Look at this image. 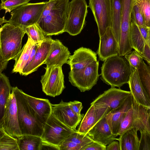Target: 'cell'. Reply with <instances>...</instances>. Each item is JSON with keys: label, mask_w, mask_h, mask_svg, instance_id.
<instances>
[{"label": "cell", "mask_w": 150, "mask_h": 150, "mask_svg": "<svg viewBox=\"0 0 150 150\" xmlns=\"http://www.w3.org/2000/svg\"><path fill=\"white\" fill-rule=\"evenodd\" d=\"M61 66L45 67V72L41 77L42 90L47 95L52 97L59 95L65 88L64 76Z\"/></svg>", "instance_id": "cell-10"}, {"label": "cell", "mask_w": 150, "mask_h": 150, "mask_svg": "<svg viewBox=\"0 0 150 150\" xmlns=\"http://www.w3.org/2000/svg\"><path fill=\"white\" fill-rule=\"evenodd\" d=\"M128 84L130 92L135 101L140 105L150 108V97L140 81L137 69L132 71Z\"/></svg>", "instance_id": "cell-22"}, {"label": "cell", "mask_w": 150, "mask_h": 150, "mask_svg": "<svg viewBox=\"0 0 150 150\" xmlns=\"http://www.w3.org/2000/svg\"><path fill=\"white\" fill-rule=\"evenodd\" d=\"M11 91L16 97L18 122L22 134L41 137L44 126L39 116L29 104L26 93L17 86L12 87Z\"/></svg>", "instance_id": "cell-2"}, {"label": "cell", "mask_w": 150, "mask_h": 150, "mask_svg": "<svg viewBox=\"0 0 150 150\" xmlns=\"http://www.w3.org/2000/svg\"><path fill=\"white\" fill-rule=\"evenodd\" d=\"M121 0H111V28L118 46L121 23Z\"/></svg>", "instance_id": "cell-28"}, {"label": "cell", "mask_w": 150, "mask_h": 150, "mask_svg": "<svg viewBox=\"0 0 150 150\" xmlns=\"http://www.w3.org/2000/svg\"><path fill=\"white\" fill-rule=\"evenodd\" d=\"M88 7L86 0L69 1L64 32L72 36L80 33L86 23Z\"/></svg>", "instance_id": "cell-7"}, {"label": "cell", "mask_w": 150, "mask_h": 150, "mask_svg": "<svg viewBox=\"0 0 150 150\" xmlns=\"http://www.w3.org/2000/svg\"><path fill=\"white\" fill-rule=\"evenodd\" d=\"M132 71L137 70L143 58L136 51H130L124 56Z\"/></svg>", "instance_id": "cell-38"}, {"label": "cell", "mask_w": 150, "mask_h": 150, "mask_svg": "<svg viewBox=\"0 0 150 150\" xmlns=\"http://www.w3.org/2000/svg\"><path fill=\"white\" fill-rule=\"evenodd\" d=\"M142 13L146 26L150 27V0H134Z\"/></svg>", "instance_id": "cell-37"}, {"label": "cell", "mask_w": 150, "mask_h": 150, "mask_svg": "<svg viewBox=\"0 0 150 150\" xmlns=\"http://www.w3.org/2000/svg\"><path fill=\"white\" fill-rule=\"evenodd\" d=\"M147 62L149 65L150 64V45L145 42L143 52L140 54Z\"/></svg>", "instance_id": "cell-44"}, {"label": "cell", "mask_w": 150, "mask_h": 150, "mask_svg": "<svg viewBox=\"0 0 150 150\" xmlns=\"http://www.w3.org/2000/svg\"><path fill=\"white\" fill-rule=\"evenodd\" d=\"M140 133L138 150H150V134L145 132Z\"/></svg>", "instance_id": "cell-40"}, {"label": "cell", "mask_w": 150, "mask_h": 150, "mask_svg": "<svg viewBox=\"0 0 150 150\" xmlns=\"http://www.w3.org/2000/svg\"><path fill=\"white\" fill-rule=\"evenodd\" d=\"M106 146L94 141L87 145L81 150H106Z\"/></svg>", "instance_id": "cell-41"}, {"label": "cell", "mask_w": 150, "mask_h": 150, "mask_svg": "<svg viewBox=\"0 0 150 150\" xmlns=\"http://www.w3.org/2000/svg\"><path fill=\"white\" fill-rule=\"evenodd\" d=\"M134 122V110L132 106L126 112L121 123L117 134L120 135L128 130L133 127Z\"/></svg>", "instance_id": "cell-35"}, {"label": "cell", "mask_w": 150, "mask_h": 150, "mask_svg": "<svg viewBox=\"0 0 150 150\" xmlns=\"http://www.w3.org/2000/svg\"><path fill=\"white\" fill-rule=\"evenodd\" d=\"M140 81L145 92L150 97V67L143 60L137 69Z\"/></svg>", "instance_id": "cell-32"}, {"label": "cell", "mask_w": 150, "mask_h": 150, "mask_svg": "<svg viewBox=\"0 0 150 150\" xmlns=\"http://www.w3.org/2000/svg\"><path fill=\"white\" fill-rule=\"evenodd\" d=\"M121 1L122 18L119 50L120 54H125L132 49L130 42L129 31L131 14L134 0Z\"/></svg>", "instance_id": "cell-12"}, {"label": "cell", "mask_w": 150, "mask_h": 150, "mask_svg": "<svg viewBox=\"0 0 150 150\" xmlns=\"http://www.w3.org/2000/svg\"><path fill=\"white\" fill-rule=\"evenodd\" d=\"M47 2L28 3L19 6L12 11L8 22L23 29L36 23Z\"/></svg>", "instance_id": "cell-6"}, {"label": "cell", "mask_w": 150, "mask_h": 150, "mask_svg": "<svg viewBox=\"0 0 150 150\" xmlns=\"http://www.w3.org/2000/svg\"><path fill=\"white\" fill-rule=\"evenodd\" d=\"M17 139L19 150H41L42 141L40 137L25 134Z\"/></svg>", "instance_id": "cell-30"}, {"label": "cell", "mask_w": 150, "mask_h": 150, "mask_svg": "<svg viewBox=\"0 0 150 150\" xmlns=\"http://www.w3.org/2000/svg\"><path fill=\"white\" fill-rule=\"evenodd\" d=\"M131 19L133 20L139 26L147 27L146 25L144 16L138 5L133 2Z\"/></svg>", "instance_id": "cell-39"}, {"label": "cell", "mask_w": 150, "mask_h": 150, "mask_svg": "<svg viewBox=\"0 0 150 150\" xmlns=\"http://www.w3.org/2000/svg\"><path fill=\"white\" fill-rule=\"evenodd\" d=\"M31 0H1L0 10H5V13L16 9L19 6L25 4Z\"/></svg>", "instance_id": "cell-36"}, {"label": "cell", "mask_w": 150, "mask_h": 150, "mask_svg": "<svg viewBox=\"0 0 150 150\" xmlns=\"http://www.w3.org/2000/svg\"><path fill=\"white\" fill-rule=\"evenodd\" d=\"M35 45L32 40L28 37L26 43L13 59L15 63L12 73H19L21 74L28 61Z\"/></svg>", "instance_id": "cell-26"}, {"label": "cell", "mask_w": 150, "mask_h": 150, "mask_svg": "<svg viewBox=\"0 0 150 150\" xmlns=\"http://www.w3.org/2000/svg\"><path fill=\"white\" fill-rule=\"evenodd\" d=\"M131 94L130 91L111 87L99 96L91 103L94 107L97 122L120 106Z\"/></svg>", "instance_id": "cell-5"}, {"label": "cell", "mask_w": 150, "mask_h": 150, "mask_svg": "<svg viewBox=\"0 0 150 150\" xmlns=\"http://www.w3.org/2000/svg\"><path fill=\"white\" fill-rule=\"evenodd\" d=\"M99 64L97 60L79 70L70 71L69 73V81L81 92L91 90L97 83L100 76L98 73Z\"/></svg>", "instance_id": "cell-9"}, {"label": "cell", "mask_w": 150, "mask_h": 150, "mask_svg": "<svg viewBox=\"0 0 150 150\" xmlns=\"http://www.w3.org/2000/svg\"><path fill=\"white\" fill-rule=\"evenodd\" d=\"M24 31L29 38L35 44H37L42 42L46 36L39 27L35 24L30 25L24 29Z\"/></svg>", "instance_id": "cell-33"}, {"label": "cell", "mask_w": 150, "mask_h": 150, "mask_svg": "<svg viewBox=\"0 0 150 150\" xmlns=\"http://www.w3.org/2000/svg\"><path fill=\"white\" fill-rule=\"evenodd\" d=\"M138 26L145 42L150 45V27Z\"/></svg>", "instance_id": "cell-43"}, {"label": "cell", "mask_w": 150, "mask_h": 150, "mask_svg": "<svg viewBox=\"0 0 150 150\" xmlns=\"http://www.w3.org/2000/svg\"><path fill=\"white\" fill-rule=\"evenodd\" d=\"M132 106L134 114L133 127L137 131H139L140 133L150 134V108L138 104L133 97Z\"/></svg>", "instance_id": "cell-21"}, {"label": "cell", "mask_w": 150, "mask_h": 150, "mask_svg": "<svg viewBox=\"0 0 150 150\" xmlns=\"http://www.w3.org/2000/svg\"><path fill=\"white\" fill-rule=\"evenodd\" d=\"M137 131L134 127L129 129L120 135L119 141L120 150H138L139 140Z\"/></svg>", "instance_id": "cell-27"}, {"label": "cell", "mask_w": 150, "mask_h": 150, "mask_svg": "<svg viewBox=\"0 0 150 150\" xmlns=\"http://www.w3.org/2000/svg\"><path fill=\"white\" fill-rule=\"evenodd\" d=\"M69 103L72 110L77 115L80 117H84V114L81 113L83 108L81 102L75 100L73 102L70 101Z\"/></svg>", "instance_id": "cell-42"}, {"label": "cell", "mask_w": 150, "mask_h": 150, "mask_svg": "<svg viewBox=\"0 0 150 150\" xmlns=\"http://www.w3.org/2000/svg\"><path fill=\"white\" fill-rule=\"evenodd\" d=\"M77 131L62 123L51 113L44 126L41 137L43 142L58 148L67 138Z\"/></svg>", "instance_id": "cell-8"}, {"label": "cell", "mask_w": 150, "mask_h": 150, "mask_svg": "<svg viewBox=\"0 0 150 150\" xmlns=\"http://www.w3.org/2000/svg\"><path fill=\"white\" fill-rule=\"evenodd\" d=\"M11 88L8 77L4 74L0 73V127L1 128L7 104L11 92Z\"/></svg>", "instance_id": "cell-25"}, {"label": "cell", "mask_w": 150, "mask_h": 150, "mask_svg": "<svg viewBox=\"0 0 150 150\" xmlns=\"http://www.w3.org/2000/svg\"><path fill=\"white\" fill-rule=\"evenodd\" d=\"M88 7L93 14L100 38L108 27H111V0H89Z\"/></svg>", "instance_id": "cell-11"}, {"label": "cell", "mask_w": 150, "mask_h": 150, "mask_svg": "<svg viewBox=\"0 0 150 150\" xmlns=\"http://www.w3.org/2000/svg\"><path fill=\"white\" fill-rule=\"evenodd\" d=\"M53 39L50 36H46L42 42L38 44V47L32 61L23 69L21 75L25 76L36 71L44 64L49 53Z\"/></svg>", "instance_id": "cell-16"}, {"label": "cell", "mask_w": 150, "mask_h": 150, "mask_svg": "<svg viewBox=\"0 0 150 150\" xmlns=\"http://www.w3.org/2000/svg\"><path fill=\"white\" fill-rule=\"evenodd\" d=\"M5 133L4 130L0 127V138L3 136Z\"/></svg>", "instance_id": "cell-49"}, {"label": "cell", "mask_w": 150, "mask_h": 150, "mask_svg": "<svg viewBox=\"0 0 150 150\" xmlns=\"http://www.w3.org/2000/svg\"><path fill=\"white\" fill-rule=\"evenodd\" d=\"M132 98L133 96L131 94L120 106L105 116L112 132L117 136L121 123L124 116L132 107Z\"/></svg>", "instance_id": "cell-20"}, {"label": "cell", "mask_w": 150, "mask_h": 150, "mask_svg": "<svg viewBox=\"0 0 150 150\" xmlns=\"http://www.w3.org/2000/svg\"><path fill=\"white\" fill-rule=\"evenodd\" d=\"M25 95L29 104L39 116L44 126L52 113L51 103L48 99L35 98L26 93Z\"/></svg>", "instance_id": "cell-23"}, {"label": "cell", "mask_w": 150, "mask_h": 150, "mask_svg": "<svg viewBox=\"0 0 150 150\" xmlns=\"http://www.w3.org/2000/svg\"><path fill=\"white\" fill-rule=\"evenodd\" d=\"M57 149L58 150V148L51 144L42 142L41 150L42 149Z\"/></svg>", "instance_id": "cell-47"}, {"label": "cell", "mask_w": 150, "mask_h": 150, "mask_svg": "<svg viewBox=\"0 0 150 150\" xmlns=\"http://www.w3.org/2000/svg\"><path fill=\"white\" fill-rule=\"evenodd\" d=\"M51 0H49V1H51Z\"/></svg>", "instance_id": "cell-50"}, {"label": "cell", "mask_w": 150, "mask_h": 150, "mask_svg": "<svg viewBox=\"0 0 150 150\" xmlns=\"http://www.w3.org/2000/svg\"><path fill=\"white\" fill-rule=\"evenodd\" d=\"M68 48L59 40H53L51 48L44 64L46 66H61L67 64L70 56Z\"/></svg>", "instance_id": "cell-18"}, {"label": "cell", "mask_w": 150, "mask_h": 150, "mask_svg": "<svg viewBox=\"0 0 150 150\" xmlns=\"http://www.w3.org/2000/svg\"><path fill=\"white\" fill-rule=\"evenodd\" d=\"M8 22V21L5 19L4 16L2 18L0 17V25L3 23H6Z\"/></svg>", "instance_id": "cell-48"}, {"label": "cell", "mask_w": 150, "mask_h": 150, "mask_svg": "<svg viewBox=\"0 0 150 150\" xmlns=\"http://www.w3.org/2000/svg\"><path fill=\"white\" fill-rule=\"evenodd\" d=\"M24 29L8 22L0 28V54L5 60L13 59L22 49Z\"/></svg>", "instance_id": "cell-4"}, {"label": "cell", "mask_w": 150, "mask_h": 150, "mask_svg": "<svg viewBox=\"0 0 150 150\" xmlns=\"http://www.w3.org/2000/svg\"><path fill=\"white\" fill-rule=\"evenodd\" d=\"M93 141L87 134L79 133L77 131L59 146V150H81Z\"/></svg>", "instance_id": "cell-24"}, {"label": "cell", "mask_w": 150, "mask_h": 150, "mask_svg": "<svg viewBox=\"0 0 150 150\" xmlns=\"http://www.w3.org/2000/svg\"><path fill=\"white\" fill-rule=\"evenodd\" d=\"M97 61L96 53L88 48L81 47L75 50L70 55L67 64L70 71H75L81 70L92 62Z\"/></svg>", "instance_id": "cell-17"}, {"label": "cell", "mask_w": 150, "mask_h": 150, "mask_svg": "<svg viewBox=\"0 0 150 150\" xmlns=\"http://www.w3.org/2000/svg\"><path fill=\"white\" fill-rule=\"evenodd\" d=\"M87 134L93 140L106 146L117 140V136L112 132L105 117L99 120Z\"/></svg>", "instance_id": "cell-19"}, {"label": "cell", "mask_w": 150, "mask_h": 150, "mask_svg": "<svg viewBox=\"0 0 150 150\" xmlns=\"http://www.w3.org/2000/svg\"><path fill=\"white\" fill-rule=\"evenodd\" d=\"M130 44L134 49L140 54L142 53L145 41L139 30L137 25L131 19L129 31Z\"/></svg>", "instance_id": "cell-29"}, {"label": "cell", "mask_w": 150, "mask_h": 150, "mask_svg": "<svg viewBox=\"0 0 150 150\" xmlns=\"http://www.w3.org/2000/svg\"><path fill=\"white\" fill-rule=\"evenodd\" d=\"M1 128L6 133L12 137L18 138L23 135L19 125L16 97L12 91L7 104Z\"/></svg>", "instance_id": "cell-13"}, {"label": "cell", "mask_w": 150, "mask_h": 150, "mask_svg": "<svg viewBox=\"0 0 150 150\" xmlns=\"http://www.w3.org/2000/svg\"><path fill=\"white\" fill-rule=\"evenodd\" d=\"M0 150H19L17 138L5 133L0 138Z\"/></svg>", "instance_id": "cell-34"}, {"label": "cell", "mask_w": 150, "mask_h": 150, "mask_svg": "<svg viewBox=\"0 0 150 150\" xmlns=\"http://www.w3.org/2000/svg\"><path fill=\"white\" fill-rule=\"evenodd\" d=\"M8 62L2 58L0 54V73H2L6 68Z\"/></svg>", "instance_id": "cell-46"}, {"label": "cell", "mask_w": 150, "mask_h": 150, "mask_svg": "<svg viewBox=\"0 0 150 150\" xmlns=\"http://www.w3.org/2000/svg\"><path fill=\"white\" fill-rule=\"evenodd\" d=\"M69 0L47 1L41 15L36 23L45 36L64 32Z\"/></svg>", "instance_id": "cell-1"}, {"label": "cell", "mask_w": 150, "mask_h": 150, "mask_svg": "<svg viewBox=\"0 0 150 150\" xmlns=\"http://www.w3.org/2000/svg\"><path fill=\"white\" fill-rule=\"evenodd\" d=\"M106 146V150H120L119 142L113 141Z\"/></svg>", "instance_id": "cell-45"}, {"label": "cell", "mask_w": 150, "mask_h": 150, "mask_svg": "<svg viewBox=\"0 0 150 150\" xmlns=\"http://www.w3.org/2000/svg\"><path fill=\"white\" fill-rule=\"evenodd\" d=\"M100 79L111 87L120 88L128 83L132 73L128 62L122 56H115L104 61L101 68Z\"/></svg>", "instance_id": "cell-3"}, {"label": "cell", "mask_w": 150, "mask_h": 150, "mask_svg": "<svg viewBox=\"0 0 150 150\" xmlns=\"http://www.w3.org/2000/svg\"><path fill=\"white\" fill-rule=\"evenodd\" d=\"M52 113L59 121L69 127L76 130L83 117L77 115L72 110L69 102H65L62 100L58 104H51Z\"/></svg>", "instance_id": "cell-14"}, {"label": "cell", "mask_w": 150, "mask_h": 150, "mask_svg": "<svg viewBox=\"0 0 150 150\" xmlns=\"http://www.w3.org/2000/svg\"><path fill=\"white\" fill-rule=\"evenodd\" d=\"M119 46L111 27L106 29L100 38L99 47L97 52L100 60L104 61L112 56L119 55Z\"/></svg>", "instance_id": "cell-15"}, {"label": "cell", "mask_w": 150, "mask_h": 150, "mask_svg": "<svg viewBox=\"0 0 150 150\" xmlns=\"http://www.w3.org/2000/svg\"><path fill=\"white\" fill-rule=\"evenodd\" d=\"M97 122L96 115L94 107L91 105L84 116L77 131L79 133L86 134Z\"/></svg>", "instance_id": "cell-31"}]
</instances>
